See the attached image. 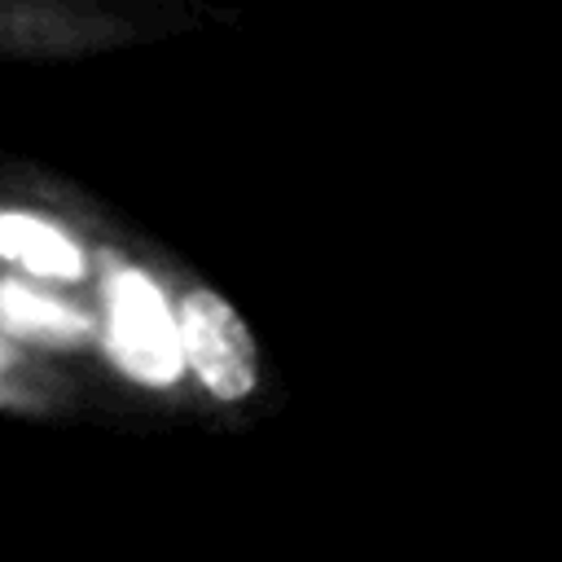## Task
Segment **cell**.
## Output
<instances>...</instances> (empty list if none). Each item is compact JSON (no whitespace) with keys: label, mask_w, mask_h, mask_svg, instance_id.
<instances>
[{"label":"cell","mask_w":562,"mask_h":562,"mask_svg":"<svg viewBox=\"0 0 562 562\" xmlns=\"http://www.w3.org/2000/svg\"><path fill=\"white\" fill-rule=\"evenodd\" d=\"M0 334L22 342H48V347H75L92 338V316H83L75 303L57 299L44 285L0 277Z\"/></svg>","instance_id":"277c9868"},{"label":"cell","mask_w":562,"mask_h":562,"mask_svg":"<svg viewBox=\"0 0 562 562\" xmlns=\"http://www.w3.org/2000/svg\"><path fill=\"white\" fill-rule=\"evenodd\" d=\"M101 338L110 360L149 391H167L184 378L180 321L167 290L132 263H110L101 281Z\"/></svg>","instance_id":"6da1fadb"},{"label":"cell","mask_w":562,"mask_h":562,"mask_svg":"<svg viewBox=\"0 0 562 562\" xmlns=\"http://www.w3.org/2000/svg\"><path fill=\"white\" fill-rule=\"evenodd\" d=\"M176 321H180L184 369L198 378V386L211 400L237 404L259 386L255 338H250L246 321L237 316V307L228 299H220L206 285H193L176 303Z\"/></svg>","instance_id":"7a4b0ae2"},{"label":"cell","mask_w":562,"mask_h":562,"mask_svg":"<svg viewBox=\"0 0 562 562\" xmlns=\"http://www.w3.org/2000/svg\"><path fill=\"white\" fill-rule=\"evenodd\" d=\"M9 364H13V351H9V338L0 334V382H4V373H9Z\"/></svg>","instance_id":"5b68a950"},{"label":"cell","mask_w":562,"mask_h":562,"mask_svg":"<svg viewBox=\"0 0 562 562\" xmlns=\"http://www.w3.org/2000/svg\"><path fill=\"white\" fill-rule=\"evenodd\" d=\"M0 259L35 281H57V285H70L88 272L83 246L57 220L31 211H0Z\"/></svg>","instance_id":"3957f363"}]
</instances>
